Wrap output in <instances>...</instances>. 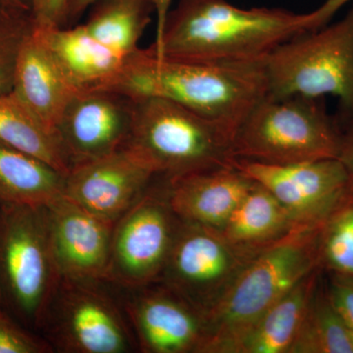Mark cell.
Wrapping results in <instances>:
<instances>
[{
    "label": "cell",
    "instance_id": "1",
    "mask_svg": "<svg viewBox=\"0 0 353 353\" xmlns=\"http://www.w3.org/2000/svg\"><path fill=\"white\" fill-rule=\"evenodd\" d=\"M161 16L153 54L192 63L262 62L274 48L307 32L308 13L283 8H241L226 0H155Z\"/></svg>",
    "mask_w": 353,
    "mask_h": 353
},
{
    "label": "cell",
    "instance_id": "2",
    "mask_svg": "<svg viewBox=\"0 0 353 353\" xmlns=\"http://www.w3.org/2000/svg\"><path fill=\"white\" fill-rule=\"evenodd\" d=\"M105 88L132 97H159L180 104L233 134L267 95L263 61L252 63H192L139 48Z\"/></svg>",
    "mask_w": 353,
    "mask_h": 353
},
{
    "label": "cell",
    "instance_id": "3",
    "mask_svg": "<svg viewBox=\"0 0 353 353\" xmlns=\"http://www.w3.org/2000/svg\"><path fill=\"white\" fill-rule=\"evenodd\" d=\"M324 222L299 224L260 250L204 317L199 353H230L271 306L320 265Z\"/></svg>",
    "mask_w": 353,
    "mask_h": 353
},
{
    "label": "cell",
    "instance_id": "4",
    "mask_svg": "<svg viewBox=\"0 0 353 353\" xmlns=\"http://www.w3.org/2000/svg\"><path fill=\"white\" fill-rule=\"evenodd\" d=\"M341 130L325 97L265 95L236 128V159L294 164L338 158Z\"/></svg>",
    "mask_w": 353,
    "mask_h": 353
},
{
    "label": "cell",
    "instance_id": "5",
    "mask_svg": "<svg viewBox=\"0 0 353 353\" xmlns=\"http://www.w3.org/2000/svg\"><path fill=\"white\" fill-rule=\"evenodd\" d=\"M134 101L128 145L143 152L160 176L172 179L234 166V134L227 128L167 99Z\"/></svg>",
    "mask_w": 353,
    "mask_h": 353
},
{
    "label": "cell",
    "instance_id": "6",
    "mask_svg": "<svg viewBox=\"0 0 353 353\" xmlns=\"http://www.w3.org/2000/svg\"><path fill=\"white\" fill-rule=\"evenodd\" d=\"M267 95L339 99V116L353 114V6L347 15L281 43L263 60Z\"/></svg>",
    "mask_w": 353,
    "mask_h": 353
},
{
    "label": "cell",
    "instance_id": "7",
    "mask_svg": "<svg viewBox=\"0 0 353 353\" xmlns=\"http://www.w3.org/2000/svg\"><path fill=\"white\" fill-rule=\"evenodd\" d=\"M46 208L1 203L0 209L2 297L21 319L39 329L62 280L51 250Z\"/></svg>",
    "mask_w": 353,
    "mask_h": 353
},
{
    "label": "cell",
    "instance_id": "8",
    "mask_svg": "<svg viewBox=\"0 0 353 353\" xmlns=\"http://www.w3.org/2000/svg\"><path fill=\"white\" fill-rule=\"evenodd\" d=\"M263 248L236 245L215 228L181 220L157 283L183 297L204 319Z\"/></svg>",
    "mask_w": 353,
    "mask_h": 353
},
{
    "label": "cell",
    "instance_id": "9",
    "mask_svg": "<svg viewBox=\"0 0 353 353\" xmlns=\"http://www.w3.org/2000/svg\"><path fill=\"white\" fill-rule=\"evenodd\" d=\"M180 223L169 203L166 179L158 176L114 224L105 281L131 290L159 282Z\"/></svg>",
    "mask_w": 353,
    "mask_h": 353
},
{
    "label": "cell",
    "instance_id": "10",
    "mask_svg": "<svg viewBox=\"0 0 353 353\" xmlns=\"http://www.w3.org/2000/svg\"><path fill=\"white\" fill-rule=\"evenodd\" d=\"M62 279L43 329L62 352L124 353L136 339L115 301L95 284Z\"/></svg>",
    "mask_w": 353,
    "mask_h": 353
},
{
    "label": "cell",
    "instance_id": "11",
    "mask_svg": "<svg viewBox=\"0 0 353 353\" xmlns=\"http://www.w3.org/2000/svg\"><path fill=\"white\" fill-rule=\"evenodd\" d=\"M234 166L273 194L301 224H320L352 192L338 158L294 164L236 159Z\"/></svg>",
    "mask_w": 353,
    "mask_h": 353
},
{
    "label": "cell",
    "instance_id": "12",
    "mask_svg": "<svg viewBox=\"0 0 353 353\" xmlns=\"http://www.w3.org/2000/svg\"><path fill=\"white\" fill-rule=\"evenodd\" d=\"M136 101L111 88L81 90L65 109L57 132L71 168L106 157L129 143Z\"/></svg>",
    "mask_w": 353,
    "mask_h": 353
},
{
    "label": "cell",
    "instance_id": "13",
    "mask_svg": "<svg viewBox=\"0 0 353 353\" xmlns=\"http://www.w3.org/2000/svg\"><path fill=\"white\" fill-rule=\"evenodd\" d=\"M160 176L152 162L131 145L106 157L75 165L66 176L65 196L115 223Z\"/></svg>",
    "mask_w": 353,
    "mask_h": 353
},
{
    "label": "cell",
    "instance_id": "14",
    "mask_svg": "<svg viewBox=\"0 0 353 353\" xmlns=\"http://www.w3.org/2000/svg\"><path fill=\"white\" fill-rule=\"evenodd\" d=\"M46 208L51 250L62 279L105 281L115 223L65 194Z\"/></svg>",
    "mask_w": 353,
    "mask_h": 353
},
{
    "label": "cell",
    "instance_id": "15",
    "mask_svg": "<svg viewBox=\"0 0 353 353\" xmlns=\"http://www.w3.org/2000/svg\"><path fill=\"white\" fill-rule=\"evenodd\" d=\"M126 304L137 345L145 353H199L203 316L161 283L141 289Z\"/></svg>",
    "mask_w": 353,
    "mask_h": 353
},
{
    "label": "cell",
    "instance_id": "16",
    "mask_svg": "<svg viewBox=\"0 0 353 353\" xmlns=\"http://www.w3.org/2000/svg\"><path fill=\"white\" fill-rule=\"evenodd\" d=\"M254 181L234 166L166 179L172 210L181 220L219 229Z\"/></svg>",
    "mask_w": 353,
    "mask_h": 353
},
{
    "label": "cell",
    "instance_id": "17",
    "mask_svg": "<svg viewBox=\"0 0 353 353\" xmlns=\"http://www.w3.org/2000/svg\"><path fill=\"white\" fill-rule=\"evenodd\" d=\"M12 92L44 126L57 132L65 109L79 90L32 30L18 54Z\"/></svg>",
    "mask_w": 353,
    "mask_h": 353
},
{
    "label": "cell",
    "instance_id": "18",
    "mask_svg": "<svg viewBox=\"0 0 353 353\" xmlns=\"http://www.w3.org/2000/svg\"><path fill=\"white\" fill-rule=\"evenodd\" d=\"M34 30L79 90L105 88L127 59L97 43L82 25L58 28L34 26Z\"/></svg>",
    "mask_w": 353,
    "mask_h": 353
},
{
    "label": "cell",
    "instance_id": "19",
    "mask_svg": "<svg viewBox=\"0 0 353 353\" xmlns=\"http://www.w3.org/2000/svg\"><path fill=\"white\" fill-rule=\"evenodd\" d=\"M318 268L271 306L234 343L230 353H290L316 290Z\"/></svg>",
    "mask_w": 353,
    "mask_h": 353
},
{
    "label": "cell",
    "instance_id": "20",
    "mask_svg": "<svg viewBox=\"0 0 353 353\" xmlns=\"http://www.w3.org/2000/svg\"><path fill=\"white\" fill-rule=\"evenodd\" d=\"M66 175L43 160L0 143V202L46 208L65 192Z\"/></svg>",
    "mask_w": 353,
    "mask_h": 353
},
{
    "label": "cell",
    "instance_id": "21",
    "mask_svg": "<svg viewBox=\"0 0 353 353\" xmlns=\"http://www.w3.org/2000/svg\"><path fill=\"white\" fill-rule=\"evenodd\" d=\"M299 224L268 190L254 182L218 230L236 245L263 248L280 240Z\"/></svg>",
    "mask_w": 353,
    "mask_h": 353
},
{
    "label": "cell",
    "instance_id": "22",
    "mask_svg": "<svg viewBox=\"0 0 353 353\" xmlns=\"http://www.w3.org/2000/svg\"><path fill=\"white\" fill-rule=\"evenodd\" d=\"M85 31L116 54L128 58L152 22L155 0H97L90 7Z\"/></svg>",
    "mask_w": 353,
    "mask_h": 353
},
{
    "label": "cell",
    "instance_id": "23",
    "mask_svg": "<svg viewBox=\"0 0 353 353\" xmlns=\"http://www.w3.org/2000/svg\"><path fill=\"white\" fill-rule=\"evenodd\" d=\"M0 143L43 160L68 175V157L57 132L48 129L12 90L0 95Z\"/></svg>",
    "mask_w": 353,
    "mask_h": 353
},
{
    "label": "cell",
    "instance_id": "24",
    "mask_svg": "<svg viewBox=\"0 0 353 353\" xmlns=\"http://www.w3.org/2000/svg\"><path fill=\"white\" fill-rule=\"evenodd\" d=\"M290 353H353V333L320 283Z\"/></svg>",
    "mask_w": 353,
    "mask_h": 353
},
{
    "label": "cell",
    "instance_id": "25",
    "mask_svg": "<svg viewBox=\"0 0 353 353\" xmlns=\"http://www.w3.org/2000/svg\"><path fill=\"white\" fill-rule=\"evenodd\" d=\"M320 265L329 273L353 277V192L339 204L323 225Z\"/></svg>",
    "mask_w": 353,
    "mask_h": 353
},
{
    "label": "cell",
    "instance_id": "26",
    "mask_svg": "<svg viewBox=\"0 0 353 353\" xmlns=\"http://www.w3.org/2000/svg\"><path fill=\"white\" fill-rule=\"evenodd\" d=\"M32 30V13L0 9V95L12 90L18 54Z\"/></svg>",
    "mask_w": 353,
    "mask_h": 353
},
{
    "label": "cell",
    "instance_id": "27",
    "mask_svg": "<svg viewBox=\"0 0 353 353\" xmlns=\"http://www.w3.org/2000/svg\"><path fill=\"white\" fill-rule=\"evenodd\" d=\"M53 347L48 341L17 326L0 309V353H48Z\"/></svg>",
    "mask_w": 353,
    "mask_h": 353
},
{
    "label": "cell",
    "instance_id": "28",
    "mask_svg": "<svg viewBox=\"0 0 353 353\" xmlns=\"http://www.w3.org/2000/svg\"><path fill=\"white\" fill-rule=\"evenodd\" d=\"M325 289L334 308L353 333V277L330 273Z\"/></svg>",
    "mask_w": 353,
    "mask_h": 353
},
{
    "label": "cell",
    "instance_id": "29",
    "mask_svg": "<svg viewBox=\"0 0 353 353\" xmlns=\"http://www.w3.org/2000/svg\"><path fill=\"white\" fill-rule=\"evenodd\" d=\"M69 0H32V16L36 28L66 27Z\"/></svg>",
    "mask_w": 353,
    "mask_h": 353
},
{
    "label": "cell",
    "instance_id": "30",
    "mask_svg": "<svg viewBox=\"0 0 353 353\" xmlns=\"http://www.w3.org/2000/svg\"><path fill=\"white\" fill-rule=\"evenodd\" d=\"M341 130V160L350 180V189L353 192V114L347 116L336 115Z\"/></svg>",
    "mask_w": 353,
    "mask_h": 353
},
{
    "label": "cell",
    "instance_id": "31",
    "mask_svg": "<svg viewBox=\"0 0 353 353\" xmlns=\"http://www.w3.org/2000/svg\"><path fill=\"white\" fill-rule=\"evenodd\" d=\"M350 1L352 0H325L318 8L308 13L307 31H316L330 24L334 16Z\"/></svg>",
    "mask_w": 353,
    "mask_h": 353
},
{
    "label": "cell",
    "instance_id": "32",
    "mask_svg": "<svg viewBox=\"0 0 353 353\" xmlns=\"http://www.w3.org/2000/svg\"><path fill=\"white\" fill-rule=\"evenodd\" d=\"M97 0H69L67 7L66 27L77 25L83 14Z\"/></svg>",
    "mask_w": 353,
    "mask_h": 353
},
{
    "label": "cell",
    "instance_id": "33",
    "mask_svg": "<svg viewBox=\"0 0 353 353\" xmlns=\"http://www.w3.org/2000/svg\"><path fill=\"white\" fill-rule=\"evenodd\" d=\"M32 0H0V9L32 13Z\"/></svg>",
    "mask_w": 353,
    "mask_h": 353
},
{
    "label": "cell",
    "instance_id": "34",
    "mask_svg": "<svg viewBox=\"0 0 353 353\" xmlns=\"http://www.w3.org/2000/svg\"><path fill=\"white\" fill-rule=\"evenodd\" d=\"M2 301V292H1V288H0V303H1Z\"/></svg>",
    "mask_w": 353,
    "mask_h": 353
},
{
    "label": "cell",
    "instance_id": "35",
    "mask_svg": "<svg viewBox=\"0 0 353 353\" xmlns=\"http://www.w3.org/2000/svg\"><path fill=\"white\" fill-rule=\"evenodd\" d=\"M0 209H1V202H0Z\"/></svg>",
    "mask_w": 353,
    "mask_h": 353
}]
</instances>
